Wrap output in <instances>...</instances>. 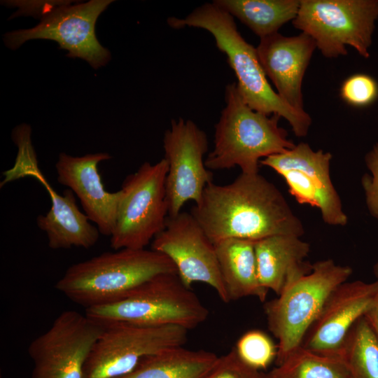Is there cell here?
<instances>
[{
  "instance_id": "cb8c5ba5",
  "label": "cell",
  "mask_w": 378,
  "mask_h": 378,
  "mask_svg": "<svg viewBox=\"0 0 378 378\" xmlns=\"http://www.w3.org/2000/svg\"><path fill=\"white\" fill-rule=\"evenodd\" d=\"M339 355L352 378H378V339L364 316L349 331Z\"/></svg>"
},
{
  "instance_id": "5bb4252c",
  "label": "cell",
  "mask_w": 378,
  "mask_h": 378,
  "mask_svg": "<svg viewBox=\"0 0 378 378\" xmlns=\"http://www.w3.org/2000/svg\"><path fill=\"white\" fill-rule=\"evenodd\" d=\"M151 249L167 256L183 284L195 282L212 287L225 303L230 300L223 283L215 245L190 213L167 217L165 227L151 242Z\"/></svg>"
},
{
  "instance_id": "4fadbf2b",
  "label": "cell",
  "mask_w": 378,
  "mask_h": 378,
  "mask_svg": "<svg viewBox=\"0 0 378 378\" xmlns=\"http://www.w3.org/2000/svg\"><path fill=\"white\" fill-rule=\"evenodd\" d=\"M163 148L169 165L165 183L168 216L174 217L188 201L197 204L213 182V173L204 160L208 139L193 121L172 120L164 134Z\"/></svg>"
},
{
  "instance_id": "603a6c76",
  "label": "cell",
  "mask_w": 378,
  "mask_h": 378,
  "mask_svg": "<svg viewBox=\"0 0 378 378\" xmlns=\"http://www.w3.org/2000/svg\"><path fill=\"white\" fill-rule=\"evenodd\" d=\"M267 375L268 378H352L340 356L318 354L302 346Z\"/></svg>"
},
{
  "instance_id": "3957f363",
  "label": "cell",
  "mask_w": 378,
  "mask_h": 378,
  "mask_svg": "<svg viewBox=\"0 0 378 378\" xmlns=\"http://www.w3.org/2000/svg\"><path fill=\"white\" fill-rule=\"evenodd\" d=\"M176 273L165 255L153 249L121 248L71 265L55 288L85 309L115 302L162 274Z\"/></svg>"
},
{
  "instance_id": "ac0fdd59",
  "label": "cell",
  "mask_w": 378,
  "mask_h": 378,
  "mask_svg": "<svg viewBox=\"0 0 378 378\" xmlns=\"http://www.w3.org/2000/svg\"><path fill=\"white\" fill-rule=\"evenodd\" d=\"M22 176L36 178L49 194L51 207L45 215L36 218V224L46 233L50 248L75 246L87 249L97 242L100 232L85 213L80 211L72 190L66 189L62 194L57 192L41 173L37 160L27 165Z\"/></svg>"
},
{
  "instance_id": "d6986e66",
  "label": "cell",
  "mask_w": 378,
  "mask_h": 378,
  "mask_svg": "<svg viewBox=\"0 0 378 378\" xmlns=\"http://www.w3.org/2000/svg\"><path fill=\"white\" fill-rule=\"evenodd\" d=\"M255 251L260 281L277 295L288 284L312 270V265L305 260L309 244L300 237H267L255 241Z\"/></svg>"
},
{
  "instance_id": "30bf717a",
  "label": "cell",
  "mask_w": 378,
  "mask_h": 378,
  "mask_svg": "<svg viewBox=\"0 0 378 378\" xmlns=\"http://www.w3.org/2000/svg\"><path fill=\"white\" fill-rule=\"evenodd\" d=\"M188 330L177 326L148 327L124 323L104 325L85 362L83 378H117L144 357L183 346Z\"/></svg>"
},
{
  "instance_id": "4dcf8cb0",
  "label": "cell",
  "mask_w": 378,
  "mask_h": 378,
  "mask_svg": "<svg viewBox=\"0 0 378 378\" xmlns=\"http://www.w3.org/2000/svg\"><path fill=\"white\" fill-rule=\"evenodd\" d=\"M262 378H268L267 374H262Z\"/></svg>"
},
{
  "instance_id": "7402d4cb",
  "label": "cell",
  "mask_w": 378,
  "mask_h": 378,
  "mask_svg": "<svg viewBox=\"0 0 378 378\" xmlns=\"http://www.w3.org/2000/svg\"><path fill=\"white\" fill-rule=\"evenodd\" d=\"M231 15L239 19L260 38L278 33L298 12V0H216Z\"/></svg>"
},
{
  "instance_id": "ba28073f",
  "label": "cell",
  "mask_w": 378,
  "mask_h": 378,
  "mask_svg": "<svg viewBox=\"0 0 378 378\" xmlns=\"http://www.w3.org/2000/svg\"><path fill=\"white\" fill-rule=\"evenodd\" d=\"M168 169L164 158L155 164L146 162L125 178L110 237L113 250L146 248L164 230L168 217L165 186Z\"/></svg>"
},
{
  "instance_id": "7c38bea8",
  "label": "cell",
  "mask_w": 378,
  "mask_h": 378,
  "mask_svg": "<svg viewBox=\"0 0 378 378\" xmlns=\"http://www.w3.org/2000/svg\"><path fill=\"white\" fill-rule=\"evenodd\" d=\"M332 158L330 153L313 150L308 144L301 142L284 153L263 158L260 164L284 178L298 203L318 208L324 223L344 226L348 218L331 180Z\"/></svg>"
},
{
  "instance_id": "2e32d148",
  "label": "cell",
  "mask_w": 378,
  "mask_h": 378,
  "mask_svg": "<svg viewBox=\"0 0 378 378\" xmlns=\"http://www.w3.org/2000/svg\"><path fill=\"white\" fill-rule=\"evenodd\" d=\"M111 158L107 153L82 156L62 153L55 164L57 181L76 195L85 214L95 224L100 234L109 237L115 225L122 191L106 190L98 165Z\"/></svg>"
},
{
  "instance_id": "f546056e",
  "label": "cell",
  "mask_w": 378,
  "mask_h": 378,
  "mask_svg": "<svg viewBox=\"0 0 378 378\" xmlns=\"http://www.w3.org/2000/svg\"><path fill=\"white\" fill-rule=\"evenodd\" d=\"M374 273L377 278V280L378 281V262L374 265Z\"/></svg>"
},
{
  "instance_id": "44dd1931",
  "label": "cell",
  "mask_w": 378,
  "mask_h": 378,
  "mask_svg": "<svg viewBox=\"0 0 378 378\" xmlns=\"http://www.w3.org/2000/svg\"><path fill=\"white\" fill-rule=\"evenodd\" d=\"M218 357L209 351L173 346L144 357L133 370L117 378H201Z\"/></svg>"
},
{
  "instance_id": "7a4b0ae2",
  "label": "cell",
  "mask_w": 378,
  "mask_h": 378,
  "mask_svg": "<svg viewBox=\"0 0 378 378\" xmlns=\"http://www.w3.org/2000/svg\"><path fill=\"white\" fill-rule=\"evenodd\" d=\"M168 23L176 29L188 26L211 34L218 48L226 55L237 80V89L248 106L254 111L285 118L298 137L307 134L311 117L306 111L293 109L272 89L256 49L243 38L234 17L227 11L213 1L194 9L183 19L169 18Z\"/></svg>"
},
{
  "instance_id": "52a82bcc",
  "label": "cell",
  "mask_w": 378,
  "mask_h": 378,
  "mask_svg": "<svg viewBox=\"0 0 378 378\" xmlns=\"http://www.w3.org/2000/svg\"><path fill=\"white\" fill-rule=\"evenodd\" d=\"M377 20L378 0H300L292 22L327 58L347 55L346 46L368 58Z\"/></svg>"
},
{
  "instance_id": "484cf974",
  "label": "cell",
  "mask_w": 378,
  "mask_h": 378,
  "mask_svg": "<svg viewBox=\"0 0 378 378\" xmlns=\"http://www.w3.org/2000/svg\"><path fill=\"white\" fill-rule=\"evenodd\" d=\"M340 92L341 98L349 105L366 107L378 99V83L370 75L353 74L343 81Z\"/></svg>"
},
{
  "instance_id": "8992f818",
  "label": "cell",
  "mask_w": 378,
  "mask_h": 378,
  "mask_svg": "<svg viewBox=\"0 0 378 378\" xmlns=\"http://www.w3.org/2000/svg\"><path fill=\"white\" fill-rule=\"evenodd\" d=\"M352 270L327 259L312 264V271L288 284L264 306L267 326L278 340L277 365L301 346L326 300Z\"/></svg>"
},
{
  "instance_id": "277c9868",
  "label": "cell",
  "mask_w": 378,
  "mask_h": 378,
  "mask_svg": "<svg viewBox=\"0 0 378 378\" xmlns=\"http://www.w3.org/2000/svg\"><path fill=\"white\" fill-rule=\"evenodd\" d=\"M225 106L215 125L213 150L205 159L209 170L239 167L241 173L258 174L262 158L284 153L295 144L279 125L278 114L253 110L243 99L235 82L226 86Z\"/></svg>"
},
{
  "instance_id": "e0dca14e",
  "label": "cell",
  "mask_w": 378,
  "mask_h": 378,
  "mask_svg": "<svg viewBox=\"0 0 378 378\" xmlns=\"http://www.w3.org/2000/svg\"><path fill=\"white\" fill-rule=\"evenodd\" d=\"M314 40L301 32L293 36L276 33L260 39L257 55L276 93L293 109L303 112L302 80L313 53Z\"/></svg>"
},
{
  "instance_id": "5b68a950",
  "label": "cell",
  "mask_w": 378,
  "mask_h": 378,
  "mask_svg": "<svg viewBox=\"0 0 378 378\" xmlns=\"http://www.w3.org/2000/svg\"><path fill=\"white\" fill-rule=\"evenodd\" d=\"M85 314L102 325L177 326L189 330L204 322L209 311L178 274L166 273L148 280L115 302L87 308Z\"/></svg>"
},
{
  "instance_id": "d4e9b609",
  "label": "cell",
  "mask_w": 378,
  "mask_h": 378,
  "mask_svg": "<svg viewBox=\"0 0 378 378\" xmlns=\"http://www.w3.org/2000/svg\"><path fill=\"white\" fill-rule=\"evenodd\" d=\"M234 349L245 364L258 371L267 368L277 355V345L259 330L245 332L237 342Z\"/></svg>"
},
{
  "instance_id": "9a60e30c",
  "label": "cell",
  "mask_w": 378,
  "mask_h": 378,
  "mask_svg": "<svg viewBox=\"0 0 378 378\" xmlns=\"http://www.w3.org/2000/svg\"><path fill=\"white\" fill-rule=\"evenodd\" d=\"M377 295V280L340 284L328 296L301 346L318 354L340 356L349 331L371 308Z\"/></svg>"
},
{
  "instance_id": "6da1fadb",
  "label": "cell",
  "mask_w": 378,
  "mask_h": 378,
  "mask_svg": "<svg viewBox=\"0 0 378 378\" xmlns=\"http://www.w3.org/2000/svg\"><path fill=\"white\" fill-rule=\"evenodd\" d=\"M190 214L214 244L230 238L301 237L304 232L281 191L258 173H241L227 185L209 183Z\"/></svg>"
},
{
  "instance_id": "9c48e42d",
  "label": "cell",
  "mask_w": 378,
  "mask_h": 378,
  "mask_svg": "<svg viewBox=\"0 0 378 378\" xmlns=\"http://www.w3.org/2000/svg\"><path fill=\"white\" fill-rule=\"evenodd\" d=\"M111 2L91 0L74 5L58 4L43 10L35 27L6 33L4 43L15 50L29 40H52L67 50L69 57L83 59L94 69H99L109 62L111 53L97 38L95 24Z\"/></svg>"
},
{
  "instance_id": "8fae6325",
  "label": "cell",
  "mask_w": 378,
  "mask_h": 378,
  "mask_svg": "<svg viewBox=\"0 0 378 378\" xmlns=\"http://www.w3.org/2000/svg\"><path fill=\"white\" fill-rule=\"evenodd\" d=\"M104 330L85 314L62 312L29 345L32 378H83L85 362Z\"/></svg>"
},
{
  "instance_id": "f1b7e54d",
  "label": "cell",
  "mask_w": 378,
  "mask_h": 378,
  "mask_svg": "<svg viewBox=\"0 0 378 378\" xmlns=\"http://www.w3.org/2000/svg\"><path fill=\"white\" fill-rule=\"evenodd\" d=\"M378 339V295L371 308L364 315Z\"/></svg>"
},
{
  "instance_id": "83f0119b",
  "label": "cell",
  "mask_w": 378,
  "mask_h": 378,
  "mask_svg": "<svg viewBox=\"0 0 378 378\" xmlns=\"http://www.w3.org/2000/svg\"><path fill=\"white\" fill-rule=\"evenodd\" d=\"M365 162L370 174H365L361 185L370 214L378 219V142L366 153Z\"/></svg>"
},
{
  "instance_id": "ffe728a7",
  "label": "cell",
  "mask_w": 378,
  "mask_h": 378,
  "mask_svg": "<svg viewBox=\"0 0 378 378\" xmlns=\"http://www.w3.org/2000/svg\"><path fill=\"white\" fill-rule=\"evenodd\" d=\"M255 241L230 238L215 244L221 276L230 300L255 297L265 302L269 290L260 283Z\"/></svg>"
},
{
  "instance_id": "4316f807",
  "label": "cell",
  "mask_w": 378,
  "mask_h": 378,
  "mask_svg": "<svg viewBox=\"0 0 378 378\" xmlns=\"http://www.w3.org/2000/svg\"><path fill=\"white\" fill-rule=\"evenodd\" d=\"M262 374L245 364L234 347L227 354L219 356L201 378H262Z\"/></svg>"
}]
</instances>
